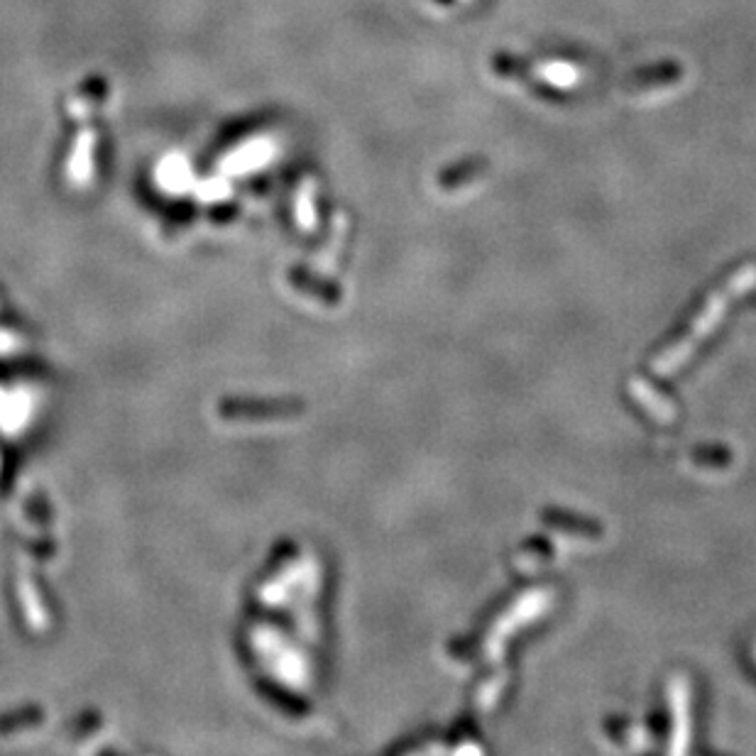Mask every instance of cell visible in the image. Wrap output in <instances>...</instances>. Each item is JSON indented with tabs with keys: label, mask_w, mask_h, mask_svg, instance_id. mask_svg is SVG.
Instances as JSON below:
<instances>
[]
</instances>
